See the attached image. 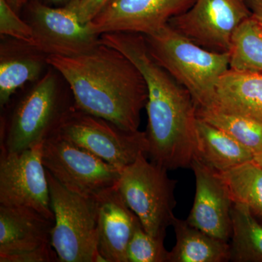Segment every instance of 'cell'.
Returning <instances> with one entry per match:
<instances>
[{"instance_id": "6da1fadb", "label": "cell", "mask_w": 262, "mask_h": 262, "mask_svg": "<svg viewBox=\"0 0 262 262\" xmlns=\"http://www.w3.org/2000/svg\"><path fill=\"white\" fill-rule=\"evenodd\" d=\"M103 44L115 48L140 71L147 87V154L167 170L190 168L195 155L196 106L184 86L155 60L143 34L106 33Z\"/></svg>"}, {"instance_id": "7a4b0ae2", "label": "cell", "mask_w": 262, "mask_h": 262, "mask_svg": "<svg viewBox=\"0 0 262 262\" xmlns=\"http://www.w3.org/2000/svg\"><path fill=\"white\" fill-rule=\"evenodd\" d=\"M68 84L77 110L124 130H139L148 91L140 71L121 52L101 42L75 56H48Z\"/></svg>"}, {"instance_id": "3957f363", "label": "cell", "mask_w": 262, "mask_h": 262, "mask_svg": "<svg viewBox=\"0 0 262 262\" xmlns=\"http://www.w3.org/2000/svg\"><path fill=\"white\" fill-rule=\"evenodd\" d=\"M61 75L50 66L42 77L3 110L0 150L18 152L53 137L63 119L75 108L70 87L61 84Z\"/></svg>"}, {"instance_id": "277c9868", "label": "cell", "mask_w": 262, "mask_h": 262, "mask_svg": "<svg viewBox=\"0 0 262 262\" xmlns=\"http://www.w3.org/2000/svg\"><path fill=\"white\" fill-rule=\"evenodd\" d=\"M144 36L151 56L189 91L196 108H211L220 78L229 70V53L205 49L168 24Z\"/></svg>"}, {"instance_id": "5b68a950", "label": "cell", "mask_w": 262, "mask_h": 262, "mask_svg": "<svg viewBox=\"0 0 262 262\" xmlns=\"http://www.w3.org/2000/svg\"><path fill=\"white\" fill-rule=\"evenodd\" d=\"M54 225L51 245L60 262H106L98 250L96 198L80 195L61 185L46 170Z\"/></svg>"}, {"instance_id": "8992f818", "label": "cell", "mask_w": 262, "mask_h": 262, "mask_svg": "<svg viewBox=\"0 0 262 262\" xmlns=\"http://www.w3.org/2000/svg\"><path fill=\"white\" fill-rule=\"evenodd\" d=\"M147 157L141 153L123 169L116 187L146 232L165 239L167 228L176 217L177 182L168 177L167 169L148 161Z\"/></svg>"}, {"instance_id": "52a82bcc", "label": "cell", "mask_w": 262, "mask_h": 262, "mask_svg": "<svg viewBox=\"0 0 262 262\" xmlns=\"http://www.w3.org/2000/svg\"><path fill=\"white\" fill-rule=\"evenodd\" d=\"M55 136L121 170L134 163L141 153L148 155L146 131L124 130L75 106L67 114Z\"/></svg>"}, {"instance_id": "ba28073f", "label": "cell", "mask_w": 262, "mask_h": 262, "mask_svg": "<svg viewBox=\"0 0 262 262\" xmlns=\"http://www.w3.org/2000/svg\"><path fill=\"white\" fill-rule=\"evenodd\" d=\"M42 162L61 185L89 198L116 186L122 171L56 136L43 142Z\"/></svg>"}, {"instance_id": "9c48e42d", "label": "cell", "mask_w": 262, "mask_h": 262, "mask_svg": "<svg viewBox=\"0 0 262 262\" xmlns=\"http://www.w3.org/2000/svg\"><path fill=\"white\" fill-rule=\"evenodd\" d=\"M42 146L18 152L0 150V205L32 208L55 221Z\"/></svg>"}, {"instance_id": "30bf717a", "label": "cell", "mask_w": 262, "mask_h": 262, "mask_svg": "<svg viewBox=\"0 0 262 262\" xmlns=\"http://www.w3.org/2000/svg\"><path fill=\"white\" fill-rule=\"evenodd\" d=\"M251 15L246 0H196L168 25L205 49L226 53L234 31Z\"/></svg>"}, {"instance_id": "8fae6325", "label": "cell", "mask_w": 262, "mask_h": 262, "mask_svg": "<svg viewBox=\"0 0 262 262\" xmlns=\"http://www.w3.org/2000/svg\"><path fill=\"white\" fill-rule=\"evenodd\" d=\"M34 35L33 46L47 56H75L94 49L101 38L82 24L75 10L32 2L27 20Z\"/></svg>"}, {"instance_id": "7c38bea8", "label": "cell", "mask_w": 262, "mask_h": 262, "mask_svg": "<svg viewBox=\"0 0 262 262\" xmlns=\"http://www.w3.org/2000/svg\"><path fill=\"white\" fill-rule=\"evenodd\" d=\"M196 0H111L88 24L94 33L158 32L174 17L185 13Z\"/></svg>"}, {"instance_id": "4fadbf2b", "label": "cell", "mask_w": 262, "mask_h": 262, "mask_svg": "<svg viewBox=\"0 0 262 262\" xmlns=\"http://www.w3.org/2000/svg\"><path fill=\"white\" fill-rule=\"evenodd\" d=\"M190 168L195 177L196 191L189 225L229 242L232 236L231 211L234 202L220 172L194 158Z\"/></svg>"}, {"instance_id": "5bb4252c", "label": "cell", "mask_w": 262, "mask_h": 262, "mask_svg": "<svg viewBox=\"0 0 262 262\" xmlns=\"http://www.w3.org/2000/svg\"><path fill=\"white\" fill-rule=\"evenodd\" d=\"M98 208V253L106 262H128L127 249L141 224L116 186L95 196Z\"/></svg>"}, {"instance_id": "9a60e30c", "label": "cell", "mask_w": 262, "mask_h": 262, "mask_svg": "<svg viewBox=\"0 0 262 262\" xmlns=\"http://www.w3.org/2000/svg\"><path fill=\"white\" fill-rule=\"evenodd\" d=\"M0 45V106L29 82H37L49 68L47 55L37 48L8 37Z\"/></svg>"}, {"instance_id": "2e32d148", "label": "cell", "mask_w": 262, "mask_h": 262, "mask_svg": "<svg viewBox=\"0 0 262 262\" xmlns=\"http://www.w3.org/2000/svg\"><path fill=\"white\" fill-rule=\"evenodd\" d=\"M53 225L32 208L0 205V257L51 244Z\"/></svg>"}, {"instance_id": "e0dca14e", "label": "cell", "mask_w": 262, "mask_h": 262, "mask_svg": "<svg viewBox=\"0 0 262 262\" xmlns=\"http://www.w3.org/2000/svg\"><path fill=\"white\" fill-rule=\"evenodd\" d=\"M211 108L262 124V74L229 69L220 78Z\"/></svg>"}, {"instance_id": "ac0fdd59", "label": "cell", "mask_w": 262, "mask_h": 262, "mask_svg": "<svg viewBox=\"0 0 262 262\" xmlns=\"http://www.w3.org/2000/svg\"><path fill=\"white\" fill-rule=\"evenodd\" d=\"M194 158L222 173L254 160V156L225 131L198 117Z\"/></svg>"}, {"instance_id": "d6986e66", "label": "cell", "mask_w": 262, "mask_h": 262, "mask_svg": "<svg viewBox=\"0 0 262 262\" xmlns=\"http://www.w3.org/2000/svg\"><path fill=\"white\" fill-rule=\"evenodd\" d=\"M177 243L169 251L168 262H227L230 246L227 241L210 235L175 217L172 223Z\"/></svg>"}, {"instance_id": "ffe728a7", "label": "cell", "mask_w": 262, "mask_h": 262, "mask_svg": "<svg viewBox=\"0 0 262 262\" xmlns=\"http://www.w3.org/2000/svg\"><path fill=\"white\" fill-rule=\"evenodd\" d=\"M230 261L262 262V224L249 208L234 203L231 211Z\"/></svg>"}, {"instance_id": "44dd1931", "label": "cell", "mask_w": 262, "mask_h": 262, "mask_svg": "<svg viewBox=\"0 0 262 262\" xmlns=\"http://www.w3.org/2000/svg\"><path fill=\"white\" fill-rule=\"evenodd\" d=\"M229 56L230 70L262 74V26L252 15L234 31Z\"/></svg>"}, {"instance_id": "7402d4cb", "label": "cell", "mask_w": 262, "mask_h": 262, "mask_svg": "<svg viewBox=\"0 0 262 262\" xmlns=\"http://www.w3.org/2000/svg\"><path fill=\"white\" fill-rule=\"evenodd\" d=\"M220 173L234 203L247 206L262 224V165L253 160Z\"/></svg>"}, {"instance_id": "603a6c76", "label": "cell", "mask_w": 262, "mask_h": 262, "mask_svg": "<svg viewBox=\"0 0 262 262\" xmlns=\"http://www.w3.org/2000/svg\"><path fill=\"white\" fill-rule=\"evenodd\" d=\"M196 116L225 131L256 157L262 153V124L213 108H196Z\"/></svg>"}, {"instance_id": "cb8c5ba5", "label": "cell", "mask_w": 262, "mask_h": 262, "mask_svg": "<svg viewBox=\"0 0 262 262\" xmlns=\"http://www.w3.org/2000/svg\"><path fill=\"white\" fill-rule=\"evenodd\" d=\"M127 257L128 262H168L169 251L164 239L148 233L141 223L127 246Z\"/></svg>"}, {"instance_id": "d4e9b609", "label": "cell", "mask_w": 262, "mask_h": 262, "mask_svg": "<svg viewBox=\"0 0 262 262\" xmlns=\"http://www.w3.org/2000/svg\"><path fill=\"white\" fill-rule=\"evenodd\" d=\"M0 34L2 37L34 44L32 29L28 22L22 20L7 0H0Z\"/></svg>"}, {"instance_id": "484cf974", "label": "cell", "mask_w": 262, "mask_h": 262, "mask_svg": "<svg viewBox=\"0 0 262 262\" xmlns=\"http://www.w3.org/2000/svg\"><path fill=\"white\" fill-rule=\"evenodd\" d=\"M58 255L51 244L17 254L0 257V262H56Z\"/></svg>"}, {"instance_id": "4316f807", "label": "cell", "mask_w": 262, "mask_h": 262, "mask_svg": "<svg viewBox=\"0 0 262 262\" xmlns=\"http://www.w3.org/2000/svg\"><path fill=\"white\" fill-rule=\"evenodd\" d=\"M111 0H75L69 6L75 10L82 24H88L96 18Z\"/></svg>"}, {"instance_id": "83f0119b", "label": "cell", "mask_w": 262, "mask_h": 262, "mask_svg": "<svg viewBox=\"0 0 262 262\" xmlns=\"http://www.w3.org/2000/svg\"><path fill=\"white\" fill-rule=\"evenodd\" d=\"M251 14L262 26V0H246Z\"/></svg>"}, {"instance_id": "f1b7e54d", "label": "cell", "mask_w": 262, "mask_h": 262, "mask_svg": "<svg viewBox=\"0 0 262 262\" xmlns=\"http://www.w3.org/2000/svg\"><path fill=\"white\" fill-rule=\"evenodd\" d=\"M38 1V0H37ZM75 0H39V2L53 7H67L72 4Z\"/></svg>"}, {"instance_id": "f546056e", "label": "cell", "mask_w": 262, "mask_h": 262, "mask_svg": "<svg viewBox=\"0 0 262 262\" xmlns=\"http://www.w3.org/2000/svg\"><path fill=\"white\" fill-rule=\"evenodd\" d=\"M7 2L15 12L19 13V11L27 3V0H7Z\"/></svg>"}, {"instance_id": "4dcf8cb0", "label": "cell", "mask_w": 262, "mask_h": 262, "mask_svg": "<svg viewBox=\"0 0 262 262\" xmlns=\"http://www.w3.org/2000/svg\"><path fill=\"white\" fill-rule=\"evenodd\" d=\"M254 160L257 162L258 164L262 165V153L261 155H258V156L255 157Z\"/></svg>"}]
</instances>
